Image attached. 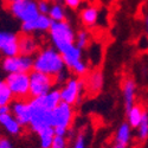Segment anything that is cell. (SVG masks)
Masks as SVG:
<instances>
[{"label": "cell", "instance_id": "6da1fadb", "mask_svg": "<svg viewBox=\"0 0 148 148\" xmlns=\"http://www.w3.org/2000/svg\"><path fill=\"white\" fill-rule=\"evenodd\" d=\"M33 70L51 77H56L66 70L62 55L51 45L43 46L33 56Z\"/></svg>", "mask_w": 148, "mask_h": 148}, {"label": "cell", "instance_id": "7a4b0ae2", "mask_svg": "<svg viewBox=\"0 0 148 148\" xmlns=\"http://www.w3.org/2000/svg\"><path fill=\"white\" fill-rule=\"evenodd\" d=\"M76 30L72 26V24L69 20L59 21V23H52V25L49 31V40L51 43V46H53L59 52L64 47L75 44L76 40Z\"/></svg>", "mask_w": 148, "mask_h": 148}, {"label": "cell", "instance_id": "3957f363", "mask_svg": "<svg viewBox=\"0 0 148 148\" xmlns=\"http://www.w3.org/2000/svg\"><path fill=\"white\" fill-rule=\"evenodd\" d=\"M58 89L60 92L62 102L71 104L73 107L81 103L82 95L84 92L82 78L76 77V76H70L68 81L64 84H62Z\"/></svg>", "mask_w": 148, "mask_h": 148}, {"label": "cell", "instance_id": "277c9868", "mask_svg": "<svg viewBox=\"0 0 148 148\" xmlns=\"http://www.w3.org/2000/svg\"><path fill=\"white\" fill-rule=\"evenodd\" d=\"M6 7L10 14L19 20L21 24L31 21L40 14L37 0H18Z\"/></svg>", "mask_w": 148, "mask_h": 148}, {"label": "cell", "instance_id": "5b68a950", "mask_svg": "<svg viewBox=\"0 0 148 148\" xmlns=\"http://www.w3.org/2000/svg\"><path fill=\"white\" fill-rule=\"evenodd\" d=\"M55 77L32 70L30 72V98L40 97L56 88Z\"/></svg>", "mask_w": 148, "mask_h": 148}, {"label": "cell", "instance_id": "8992f818", "mask_svg": "<svg viewBox=\"0 0 148 148\" xmlns=\"http://www.w3.org/2000/svg\"><path fill=\"white\" fill-rule=\"evenodd\" d=\"M5 82L16 100H26L30 97V73H10L6 76Z\"/></svg>", "mask_w": 148, "mask_h": 148}, {"label": "cell", "instance_id": "52a82bcc", "mask_svg": "<svg viewBox=\"0 0 148 148\" xmlns=\"http://www.w3.org/2000/svg\"><path fill=\"white\" fill-rule=\"evenodd\" d=\"M30 109H31V119H30V125L29 128L31 132L38 134L45 128L53 127V119H52V112L50 110L43 109L38 106H36L29 100Z\"/></svg>", "mask_w": 148, "mask_h": 148}, {"label": "cell", "instance_id": "ba28073f", "mask_svg": "<svg viewBox=\"0 0 148 148\" xmlns=\"http://www.w3.org/2000/svg\"><path fill=\"white\" fill-rule=\"evenodd\" d=\"M1 69L10 75L17 72H27L33 70V57L25 55H17L14 57H6L1 60Z\"/></svg>", "mask_w": 148, "mask_h": 148}, {"label": "cell", "instance_id": "9c48e42d", "mask_svg": "<svg viewBox=\"0 0 148 148\" xmlns=\"http://www.w3.org/2000/svg\"><path fill=\"white\" fill-rule=\"evenodd\" d=\"M53 128H60L71 130L73 120H75V108L71 104L60 102L52 112Z\"/></svg>", "mask_w": 148, "mask_h": 148}, {"label": "cell", "instance_id": "30bf717a", "mask_svg": "<svg viewBox=\"0 0 148 148\" xmlns=\"http://www.w3.org/2000/svg\"><path fill=\"white\" fill-rule=\"evenodd\" d=\"M19 38L20 34L13 31L0 30V55L3 56V58L14 57L20 53Z\"/></svg>", "mask_w": 148, "mask_h": 148}, {"label": "cell", "instance_id": "8fae6325", "mask_svg": "<svg viewBox=\"0 0 148 148\" xmlns=\"http://www.w3.org/2000/svg\"><path fill=\"white\" fill-rule=\"evenodd\" d=\"M51 25H52V20L50 19V17L46 14H39L36 19L21 24L20 29L24 34L34 36V34L49 33Z\"/></svg>", "mask_w": 148, "mask_h": 148}, {"label": "cell", "instance_id": "7c38bea8", "mask_svg": "<svg viewBox=\"0 0 148 148\" xmlns=\"http://www.w3.org/2000/svg\"><path fill=\"white\" fill-rule=\"evenodd\" d=\"M83 87L84 92L89 95H97L100 94L104 87V75L102 70L100 69H94L90 70L83 78Z\"/></svg>", "mask_w": 148, "mask_h": 148}, {"label": "cell", "instance_id": "4fadbf2b", "mask_svg": "<svg viewBox=\"0 0 148 148\" xmlns=\"http://www.w3.org/2000/svg\"><path fill=\"white\" fill-rule=\"evenodd\" d=\"M11 113L23 127H29L31 119V109L30 103L26 100H14L12 102Z\"/></svg>", "mask_w": 148, "mask_h": 148}, {"label": "cell", "instance_id": "5bb4252c", "mask_svg": "<svg viewBox=\"0 0 148 148\" xmlns=\"http://www.w3.org/2000/svg\"><path fill=\"white\" fill-rule=\"evenodd\" d=\"M136 82L133 78L127 77L123 79L122 82V87H121V92H122V102L125 110H128L136 104Z\"/></svg>", "mask_w": 148, "mask_h": 148}, {"label": "cell", "instance_id": "9a60e30c", "mask_svg": "<svg viewBox=\"0 0 148 148\" xmlns=\"http://www.w3.org/2000/svg\"><path fill=\"white\" fill-rule=\"evenodd\" d=\"M132 136H133V128L127 122H122L114 134L112 148H128L132 141Z\"/></svg>", "mask_w": 148, "mask_h": 148}, {"label": "cell", "instance_id": "2e32d148", "mask_svg": "<svg viewBox=\"0 0 148 148\" xmlns=\"http://www.w3.org/2000/svg\"><path fill=\"white\" fill-rule=\"evenodd\" d=\"M30 101L32 103H34L36 106H38L43 109H46V110H52L62 102L60 100V92H59V89L58 88H55L52 91H50L49 94L44 95V96H40V97H36V98H30Z\"/></svg>", "mask_w": 148, "mask_h": 148}, {"label": "cell", "instance_id": "e0dca14e", "mask_svg": "<svg viewBox=\"0 0 148 148\" xmlns=\"http://www.w3.org/2000/svg\"><path fill=\"white\" fill-rule=\"evenodd\" d=\"M79 20L84 29L95 27L100 20V10L95 5H87L79 11Z\"/></svg>", "mask_w": 148, "mask_h": 148}, {"label": "cell", "instance_id": "ac0fdd59", "mask_svg": "<svg viewBox=\"0 0 148 148\" xmlns=\"http://www.w3.org/2000/svg\"><path fill=\"white\" fill-rule=\"evenodd\" d=\"M39 49H40L39 40L37 39L34 36L24 34V33L20 34V38H19V51H20V55L33 57L37 52L39 51Z\"/></svg>", "mask_w": 148, "mask_h": 148}, {"label": "cell", "instance_id": "d6986e66", "mask_svg": "<svg viewBox=\"0 0 148 148\" xmlns=\"http://www.w3.org/2000/svg\"><path fill=\"white\" fill-rule=\"evenodd\" d=\"M0 127L11 136H19L24 129L17 119L12 115V113L0 115Z\"/></svg>", "mask_w": 148, "mask_h": 148}, {"label": "cell", "instance_id": "ffe728a7", "mask_svg": "<svg viewBox=\"0 0 148 148\" xmlns=\"http://www.w3.org/2000/svg\"><path fill=\"white\" fill-rule=\"evenodd\" d=\"M146 112V109L142 108V106L140 104H135L134 107H132L128 112H126V117H127V123L133 128V129H136L138 126L140 125V122L143 117V114Z\"/></svg>", "mask_w": 148, "mask_h": 148}, {"label": "cell", "instance_id": "44dd1931", "mask_svg": "<svg viewBox=\"0 0 148 148\" xmlns=\"http://www.w3.org/2000/svg\"><path fill=\"white\" fill-rule=\"evenodd\" d=\"M49 17L52 20V23H59V21H64L68 20V14H66V7L64 4H62L59 1L52 3L50 12H49Z\"/></svg>", "mask_w": 148, "mask_h": 148}, {"label": "cell", "instance_id": "7402d4cb", "mask_svg": "<svg viewBox=\"0 0 148 148\" xmlns=\"http://www.w3.org/2000/svg\"><path fill=\"white\" fill-rule=\"evenodd\" d=\"M37 135H38V142H39V147L40 148H51L53 139L56 136L53 127L45 128L42 132H39Z\"/></svg>", "mask_w": 148, "mask_h": 148}, {"label": "cell", "instance_id": "603a6c76", "mask_svg": "<svg viewBox=\"0 0 148 148\" xmlns=\"http://www.w3.org/2000/svg\"><path fill=\"white\" fill-rule=\"evenodd\" d=\"M14 100L16 98L8 89L5 79H0V108L5 106H11Z\"/></svg>", "mask_w": 148, "mask_h": 148}, {"label": "cell", "instance_id": "cb8c5ba5", "mask_svg": "<svg viewBox=\"0 0 148 148\" xmlns=\"http://www.w3.org/2000/svg\"><path fill=\"white\" fill-rule=\"evenodd\" d=\"M91 43V34L89 32L88 29H81L76 32V40H75V44L81 49V50H85L88 49L89 45Z\"/></svg>", "mask_w": 148, "mask_h": 148}, {"label": "cell", "instance_id": "d4e9b609", "mask_svg": "<svg viewBox=\"0 0 148 148\" xmlns=\"http://www.w3.org/2000/svg\"><path fill=\"white\" fill-rule=\"evenodd\" d=\"M136 138L140 142H146L148 140V112L146 110L140 125L136 128Z\"/></svg>", "mask_w": 148, "mask_h": 148}, {"label": "cell", "instance_id": "484cf974", "mask_svg": "<svg viewBox=\"0 0 148 148\" xmlns=\"http://www.w3.org/2000/svg\"><path fill=\"white\" fill-rule=\"evenodd\" d=\"M71 148H88V138L84 132H78L75 135Z\"/></svg>", "mask_w": 148, "mask_h": 148}, {"label": "cell", "instance_id": "4316f807", "mask_svg": "<svg viewBox=\"0 0 148 148\" xmlns=\"http://www.w3.org/2000/svg\"><path fill=\"white\" fill-rule=\"evenodd\" d=\"M51 148H70V141L68 136H59L56 135Z\"/></svg>", "mask_w": 148, "mask_h": 148}, {"label": "cell", "instance_id": "83f0119b", "mask_svg": "<svg viewBox=\"0 0 148 148\" xmlns=\"http://www.w3.org/2000/svg\"><path fill=\"white\" fill-rule=\"evenodd\" d=\"M37 5H38V10H39V13L40 14H49L51 8L52 3L50 0H37Z\"/></svg>", "mask_w": 148, "mask_h": 148}, {"label": "cell", "instance_id": "f1b7e54d", "mask_svg": "<svg viewBox=\"0 0 148 148\" xmlns=\"http://www.w3.org/2000/svg\"><path fill=\"white\" fill-rule=\"evenodd\" d=\"M83 0H63V4L66 8L70 10H77L81 7Z\"/></svg>", "mask_w": 148, "mask_h": 148}, {"label": "cell", "instance_id": "f546056e", "mask_svg": "<svg viewBox=\"0 0 148 148\" xmlns=\"http://www.w3.org/2000/svg\"><path fill=\"white\" fill-rule=\"evenodd\" d=\"M0 148H14V145L8 138L0 136Z\"/></svg>", "mask_w": 148, "mask_h": 148}, {"label": "cell", "instance_id": "4dcf8cb0", "mask_svg": "<svg viewBox=\"0 0 148 148\" xmlns=\"http://www.w3.org/2000/svg\"><path fill=\"white\" fill-rule=\"evenodd\" d=\"M11 113V107L10 106H5V107H1L0 108V115L3 114H8Z\"/></svg>", "mask_w": 148, "mask_h": 148}, {"label": "cell", "instance_id": "1f68e13d", "mask_svg": "<svg viewBox=\"0 0 148 148\" xmlns=\"http://www.w3.org/2000/svg\"><path fill=\"white\" fill-rule=\"evenodd\" d=\"M143 27H145L146 37H147V39H148V14L145 17V20H143Z\"/></svg>", "mask_w": 148, "mask_h": 148}, {"label": "cell", "instance_id": "d6a6232c", "mask_svg": "<svg viewBox=\"0 0 148 148\" xmlns=\"http://www.w3.org/2000/svg\"><path fill=\"white\" fill-rule=\"evenodd\" d=\"M1 1H3L6 6H8V5H11V4H13V3L18 1V0H1Z\"/></svg>", "mask_w": 148, "mask_h": 148}]
</instances>
